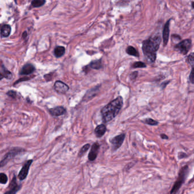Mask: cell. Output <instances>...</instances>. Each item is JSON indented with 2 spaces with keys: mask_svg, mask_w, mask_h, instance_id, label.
Returning a JSON list of instances; mask_svg holds the SVG:
<instances>
[{
  "mask_svg": "<svg viewBox=\"0 0 194 194\" xmlns=\"http://www.w3.org/2000/svg\"><path fill=\"white\" fill-rule=\"evenodd\" d=\"M161 43V38L159 35L150 37L143 41V51L148 60L154 63L156 59V52L158 51Z\"/></svg>",
  "mask_w": 194,
  "mask_h": 194,
  "instance_id": "1",
  "label": "cell"
},
{
  "mask_svg": "<svg viewBox=\"0 0 194 194\" xmlns=\"http://www.w3.org/2000/svg\"><path fill=\"white\" fill-rule=\"evenodd\" d=\"M123 103V100L122 97H119L102 108L101 114L103 121L107 123L116 117L122 107Z\"/></svg>",
  "mask_w": 194,
  "mask_h": 194,
  "instance_id": "2",
  "label": "cell"
},
{
  "mask_svg": "<svg viewBox=\"0 0 194 194\" xmlns=\"http://www.w3.org/2000/svg\"><path fill=\"white\" fill-rule=\"evenodd\" d=\"M192 45V41L190 39H185L180 41L178 44L175 45L174 48L177 51H179L181 54L186 55L191 49Z\"/></svg>",
  "mask_w": 194,
  "mask_h": 194,
  "instance_id": "3",
  "label": "cell"
},
{
  "mask_svg": "<svg viewBox=\"0 0 194 194\" xmlns=\"http://www.w3.org/2000/svg\"><path fill=\"white\" fill-rule=\"evenodd\" d=\"M22 150V149H19V148H14L12 150H10L9 152L7 153L5 157L3 158V159L0 162V168L5 165L8 161H9L10 159H13L18 153L21 152Z\"/></svg>",
  "mask_w": 194,
  "mask_h": 194,
  "instance_id": "4",
  "label": "cell"
},
{
  "mask_svg": "<svg viewBox=\"0 0 194 194\" xmlns=\"http://www.w3.org/2000/svg\"><path fill=\"white\" fill-rule=\"evenodd\" d=\"M32 162V159H30L29 161H27V162H26L24 164V165L23 166L21 170V171L19 172V174L18 175V178H19L20 180L23 181V180H24L27 177V176L28 175V173H29L30 167L31 165Z\"/></svg>",
  "mask_w": 194,
  "mask_h": 194,
  "instance_id": "5",
  "label": "cell"
},
{
  "mask_svg": "<svg viewBox=\"0 0 194 194\" xmlns=\"http://www.w3.org/2000/svg\"><path fill=\"white\" fill-rule=\"evenodd\" d=\"M125 136V134H121V135H118L117 136L114 137L111 140V143L112 145V149L114 150H116L121 146L124 141Z\"/></svg>",
  "mask_w": 194,
  "mask_h": 194,
  "instance_id": "6",
  "label": "cell"
},
{
  "mask_svg": "<svg viewBox=\"0 0 194 194\" xmlns=\"http://www.w3.org/2000/svg\"><path fill=\"white\" fill-rule=\"evenodd\" d=\"M172 19H170L166 22L163 27L162 32V38L163 45L165 47L169 41V35H170V23Z\"/></svg>",
  "mask_w": 194,
  "mask_h": 194,
  "instance_id": "7",
  "label": "cell"
},
{
  "mask_svg": "<svg viewBox=\"0 0 194 194\" xmlns=\"http://www.w3.org/2000/svg\"><path fill=\"white\" fill-rule=\"evenodd\" d=\"M187 61L190 65L191 68V72L189 76V80L192 83L194 84V52L191 53L188 56Z\"/></svg>",
  "mask_w": 194,
  "mask_h": 194,
  "instance_id": "8",
  "label": "cell"
},
{
  "mask_svg": "<svg viewBox=\"0 0 194 194\" xmlns=\"http://www.w3.org/2000/svg\"><path fill=\"white\" fill-rule=\"evenodd\" d=\"M54 90L60 94H64L69 90L68 86L60 81H57L54 83Z\"/></svg>",
  "mask_w": 194,
  "mask_h": 194,
  "instance_id": "9",
  "label": "cell"
},
{
  "mask_svg": "<svg viewBox=\"0 0 194 194\" xmlns=\"http://www.w3.org/2000/svg\"><path fill=\"white\" fill-rule=\"evenodd\" d=\"M99 147L100 145L98 143H96L92 145L89 154V159L90 161H94L96 159L98 153Z\"/></svg>",
  "mask_w": 194,
  "mask_h": 194,
  "instance_id": "10",
  "label": "cell"
},
{
  "mask_svg": "<svg viewBox=\"0 0 194 194\" xmlns=\"http://www.w3.org/2000/svg\"><path fill=\"white\" fill-rule=\"evenodd\" d=\"M187 169V166H185V171L183 172V169H182V172L181 173V176L178 179V181L176 182V183L174 185V186L172 190V194L175 192L176 191L178 190V188L181 187L182 185V183L184 181V178H185V174L186 172V170Z\"/></svg>",
  "mask_w": 194,
  "mask_h": 194,
  "instance_id": "11",
  "label": "cell"
},
{
  "mask_svg": "<svg viewBox=\"0 0 194 194\" xmlns=\"http://www.w3.org/2000/svg\"><path fill=\"white\" fill-rule=\"evenodd\" d=\"M10 190L6 192L4 194H16L17 192L21 188V186L17 184L16 178L15 177L12 179V181L10 185Z\"/></svg>",
  "mask_w": 194,
  "mask_h": 194,
  "instance_id": "12",
  "label": "cell"
},
{
  "mask_svg": "<svg viewBox=\"0 0 194 194\" xmlns=\"http://www.w3.org/2000/svg\"><path fill=\"white\" fill-rule=\"evenodd\" d=\"M35 70V67L32 64H27L24 65L20 72L21 75H29L31 74Z\"/></svg>",
  "mask_w": 194,
  "mask_h": 194,
  "instance_id": "13",
  "label": "cell"
},
{
  "mask_svg": "<svg viewBox=\"0 0 194 194\" xmlns=\"http://www.w3.org/2000/svg\"><path fill=\"white\" fill-rule=\"evenodd\" d=\"M50 112L52 115L54 116H59L64 114L65 112V110L63 107L58 106L54 108H51L50 110Z\"/></svg>",
  "mask_w": 194,
  "mask_h": 194,
  "instance_id": "14",
  "label": "cell"
},
{
  "mask_svg": "<svg viewBox=\"0 0 194 194\" xmlns=\"http://www.w3.org/2000/svg\"><path fill=\"white\" fill-rule=\"evenodd\" d=\"M106 131V127L103 124L99 125L95 129V134L96 136L98 137H101L104 135Z\"/></svg>",
  "mask_w": 194,
  "mask_h": 194,
  "instance_id": "15",
  "label": "cell"
},
{
  "mask_svg": "<svg viewBox=\"0 0 194 194\" xmlns=\"http://www.w3.org/2000/svg\"><path fill=\"white\" fill-rule=\"evenodd\" d=\"M11 32V27L8 25H3L1 29V34L4 37H7L9 36Z\"/></svg>",
  "mask_w": 194,
  "mask_h": 194,
  "instance_id": "16",
  "label": "cell"
},
{
  "mask_svg": "<svg viewBox=\"0 0 194 194\" xmlns=\"http://www.w3.org/2000/svg\"><path fill=\"white\" fill-rule=\"evenodd\" d=\"M65 48L64 47L58 46L54 49V54L55 56L57 57H61L65 54Z\"/></svg>",
  "mask_w": 194,
  "mask_h": 194,
  "instance_id": "17",
  "label": "cell"
},
{
  "mask_svg": "<svg viewBox=\"0 0 194 194\" xmlns=\"http://www.w3.org/2000/svg\"><path fill=\"white\" fill-rule=\"evenodd\" d=\"M126 52H127L128 54H130V55H132V56H136V57L139 56V54L138 52L136 51V50L132 46L128 47L126 49Z\"/></svg>",
  "mask_w": 194,
  "mask_h": 194,
  "instance_id": "18",
  "label": "cell"
},
{
  "mask_svg": "<svg viewBox=\"0 0 194 194\" xmlns=\"http://www.w3.org/2000/svg\"><path fill=\"white\" fill-rule=\"evenodd\" d=\"M89 65L92 69H99L102 67V63L101 60L94 61H92Z\"/></svg>",
  "mask_w": 194,
  "mask_h": 194,
  "instance_id": "19",
  "label": "cell"
},
{
  "mask_svg": "<svg viewBox=\"0 0 194 194\" xmlns=\"http://www.w3.org/2000/svg\"><path fill=\"white\" fill-rule=\"evenodd\" d=\"M45 2V0H33L31 5L33 7H39L43 6Z\"/></svg>",
  "mask_w": 194,
  "mask_h": 194,
  "instance_id": "20",
  "label": "cell"
},
{
  "mask_svg": "<svg viewBox=\"0 0 194 194\" xmlns=\"http://www.w3.org/2000/svg\"><path fill=\"white\" fill-rule=\"evenodd\" d=\"M144 123H146V124L150 125H157V124H159L158 121H156L153 120V119H151V118L146 119L144 121Z\"/></svg>",
  "mask_w": 194,
  "mask_h": 194,
  "instance_id": "21",
  "label": "cell"
},
{
  "mask_svg": "<svg viewBox=\"0 0 194 194\" xmlns=\"http://www.w3.org/2000/svg\"><path fill=\"white\" fill-rule=\"evenodd\" d=\"M7 177L4 173H0V183L5 184L7 182Z\"/></svg>",
  "mask_w": 194,
  "mask_h": 194,
  "instance_id": "22",
  "label": "cell"
},
{
  "mask_svg": "<svg viewBox=\"0 0 194 194\" xmlns=\"http://www.w3.org/2000/svg\"><path fill=\"white\" fill-rule=\"evenodd\" d=\"M89 147H90L89 144H86L85 145L83 146V148H81V150H80V152L78 153V156L81 157V156H83L84 153H86L87 150L89 149Z\"/></svg>",
  "mask_w": 194,
  "mask_h": 194,
  "instance_id": "23",
  "label": "cell"
},
{
  "mask_svg": "<svg viewBox=\"0 0 194 194\" xmlns=\"http://www.w3.org/2000/svg\"><path fill=\"white\" fill-rule=\"evenodd\" d=\"M133 67L135 68H145L146 67V65L145 63H144L143 62L139 61V62H136L135 63H134L133 65Z\"/></svg>",
  "mask_w": 194,
  "mask_h": 194,
  "instance_id": "24",
  "label": "cell"
},
{
  "mask_svg": "<svg viewBox=\"0 0 194 194\" xmlns=\"http://www.w3.org/2000/svg\"><path fill=\"white\" fill-rule=\"evenodd\" d=\"M3 76L7 79H10L12 78V74L7 70H4V76Z\"/></svg>",
  "mask_w": 194,
  "mask_h": 194,
  "instance_id": "25",
  "label": "cell"
},
{
  "mask_svg": "<svg viewBox=\"0 0 194 194\" xmlns=\"http://www.w3.org/2000/svg\"><path fill=\"white\" fill-rule=\"evenodd\" d=\"M7 94L12 98H15L16 97V92L13 90H10L9 92H8Z\"/></svg>",
  "mask_w": 194,
  "mask_h": 194,
  "instance_id": "26",
  "label": "cell"
},
{
  "mask_svg": "<svg viewBox=\"0 0 194 194\" xmlns=\"http://www.w3.org/2000/svg\"><path fill=\"white\" fill-rule=\"evenodd\" d=\"M137 72H135L134 73H131L130 74V78L132 80H134V79H136V77H137Z\"/></svg>",
  "mask_w": 194,
  "mask_h": 194,
  "instance_id": "27",
  "label": "cell"
},
{
  "mask_svg": "<svg viewBox=\"0 0 194 194\" xmlns=\"http://www.w3.org/2000/svg\"><path fill=\"white\" fill-rule=\"evenodd\" d=\"M45 78L47 81H50L52 78V74H48L45 76Z\"/></svg>",
  "mask_w": 194,
  "mask_h": 194,
  "instance_id": "28",
  "label": "cell"
},
{
  "mask_svg": "<svg viewBox=\"0 0 194 194\" xmlns=\"http://www.w3.org/2000/svg\"><path fill=\"white\" fill-rule=\"evenodd\" d=\"M160 136L163 139H168V136L167 135H166L165 134H161L160 135Z\"/></svg>",
  "mask_w": 194,
  "mask_h": 194,
  "instance_id": "29",
  "label": "cell"
},
{
  "mask_svg": "<svg viewBox=\"0 0 194 194\" xmlns=\"http://www.w3.org/2000/svg\"><path fill=\"white\" fill-rule=\"evenodd\" d=\"M168 83H169V81H168V82H166V83H162V88H165L166 87V85H167L168 84Z\"/></svg>",
  "mask_w": 194,
  "mask_h": 194,
  "instance_id": "30",
  "label": "cell"
},
{
  "mask_svg": "<svg viewBox=\"0 0 194 194\" xmlns=\"http://www.w3.org/2000/svg\"><path fill=\"white\" fill-rule=\"evenodd\" d=\"M27 32H26V31H25V32H23L22 34V38H26V37L27 36Z\"/></svg>",
  "mask_w": 194,
  "mask_h": 194,
  "instance_id": "31",
  "label": "cell"
},
{
  "mask_svg": "<svg viewBox=\"0 0 194 194\" xmlns=\"http://www.w3.org/2000/svg\"><path fill=\"white\" fill-rule=\"evenodd\" d=\"M3 75H2L1 73H0V80H2L3 78Z\"/></svg>",
  "mask_w": 194,
  "mask_h": 194,
  "instance_id": "32",
  "label": "cell"
}]
</instances>
